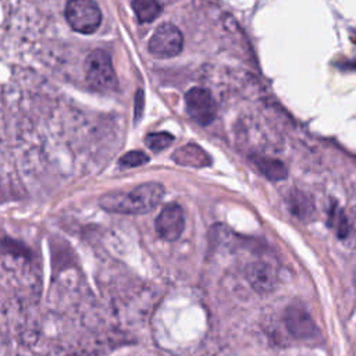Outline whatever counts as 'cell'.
<instances>
[{
  "mask_svg": "<svg viewBox=\"0 0 356 356\" xmlns=\"http://www.w3.org/2000/svg\"><path fill=\"white\" fill-rule=\"evenodd\" d=\"M164 186L157 182H146L131 191L104 193L99 199L102 209L120 214H145L152 211L163 199Z\"/></svg>",
  "mask_w": 356,
  "mask_h": 356,
  "instance_id": "1",
  "label": "cell"
},
{
  "mask_svg": "<svg viewBox=\"0 0 356 356\" xmlns=\"http://www.w3.org/2000/svg\"><path fill=\"white\" fill-rule=\"evenodd\" d=\"M85 81L90 89L108 93L118 88V79L113 68L111 57L106 50L97 49L89 53L85 60Z\"/></svg>",
  "mask_w": 356,
  "mask_h": 356,
  "instance_id": "2",
  "label": "cell"
},
{
  "mask_svg": "<svg viewBox=\"0 0 356 356\" xmlns=\"http://www.w3.org/2000/svg\"><path fill=\"white\" fill-rule=\"evenodd\" d=\"M65 19L74 31L89 35L99 28L102 13L93 0H68Z\"/></svg>",
  "mask_w": 356,
  "mask_h": 356,
  "instance_id": "3",
  "label": "cell"
},
{
  "mask_svg": "<svg viewBox=\"0 0 356 356\" xmlns=\"http://www.w3.org/2000/svg\"><path fill=\"white\" fill-rule=\"evenodd\" d=\"M182 44L184 36L181 31L175 25L164 22L153 32L149 40V51L157 58H171L181 53Z\"/></svg>",
  "mask_w": 356,
  "mask_h": 356,
  "instance_id": "4",
  "label": "cell"
},
{
  "mask_svg": "<svg viewBox=\"0 0 356 356\" xmlns=\"http://www.w3.org/2000/svg\"><path fill=\"white\" fill-rule=\"evenodd\" d=\"M186 111L193 121L200 125H209L217 113V104L211 93L204 88H192L185 95Z\"/></svg>",
  "mask_w": 356,
  "mask_h": 356,
  "instance_id": "5",
  "label": "cell"
},
{
  "mask_svg": "<svg viewBox=\"0 0 356 356\" xmlns=\"http://www.w3.org/2000/svg\"><path fill=\"white\" fill-rule=\"evenodd\" d=\"M285 324L292 337L300 341H313L318 338V328L309 312L300 305H292L286 309Z\"/></svg>",
  "mask_w": 356,
  "mask_h": 356,
  "instance_id": "6",
  "label": "cell"
},
{
  "mask_svg": "<svg viewBox=\"0 0 356 356\" xmlns=\"http://www.w3.org/2000/svg\"><path fill=\"white\" fill-rule=\"evenodd\" d=\"M156 231L164 241H177L185 227V218L182 209L175 204H167L156 218Z\"/></svg>",
  "mask_w": 356,
  "mask_h": 356,
  "instance_id": "7",
  "label": "cell"
},
{
  "mask_svg": "<svg viewBox=\"0 0 356 356\" xmlns=\"http://www.w3.org/2000/svg\"><path fill=\"white\" fill-rule=\"evenodd\" d=\"M246 280L259 293L271 292L278 282V273L268 261H253L246 268Z\"/></svg>",
  "mask_w": 356,
  "mask_h": 356,
  "instance_id": "8",
  "label": "cell"
},
{
  "mask_svg": "<svg viewBox=\"0 0 356 356\" xmlns=\"http://www.w3.org/2000/svg\"><path fill=\"white\" fill-rule=\"evenodd\" d=\"M337 236L352 249H356V206L348 211H335L331 218Z\"/></svg>",
  "mask_w": 356,
  "mask_h": 356,
  "instance_id": "9",
  "label": "cell"
},
{
  "mask_svg": "<svg viewBox=\"0 0 356 356\" xmlns=\"http://www.w3.org/2000/svg\"><path fill=\"white\" fill-rule=\"evenodd\" d=\"M172 159L177 164L186 167H204L210 164L209 154L200 146L193 143H188L177 149L172 154Z\"/></svg>",
  "mask_w": 356,
  "mask_h": 356,
  "instance_id": "10",
  "label": "cell"
},
{
  "mask_svg": "<svg viewBox=\"0 0 356 356\" xmlns=\"http://www.w3.org/2000/svg\"><path fill=\"white\" fill-rule=\"evenodd\" d=\"M132 8L139 22H152L160 14L161 8L157 0H132Z\"/></svg>",
  "mask_w": 356,
  "mask_h": 356,
  "instance_id": "11",
  "label": "cell"
},
{
  "mask_svg": "<svg viewBox=\"0 0 356 356\" xmlns=\"http://www.w3.org/2000/svg\"><path fill=\"white\" fill-rule=\"evenodd\" d=\"M174 140V136L168 132H152L147 134L145 138V143L153 152H160L167 149Z\"/></svg>",
  "mask_w": 356,
  "mask_h": 356,
  "instance_id": "12",
  "label": "cell"
},
{
  "mask_svg": "<svg viewBox=\"0 0 356 356\" xmlns=\"http://www.w3.org/2000/svg\"><path fill=\"white\" fill-rule=\"evenodd\" d=\"M257 165L271 179H282L286 177L285 167L275 160H259Z\"/></svg>",
  "mask_w": 356,
  "mask_h": 356,
  "instance_id": "13",
  "label": "cell"
},
{
  "mask_svg": "<svg viewBox=\"0 0 356 356\" xmlns=\"http://www.w3.org/2000/svg\"><path fill=\"white\" fill-rule=\"evenodd\" d=\"M149 161V156L140 150H132L121 156L120 159V165L122 168H131V167H138L142 164H146Z\"/></svg>",
  "mask_w": 356,
  "mask_h": 356,
  "instance_id": "14",
  "label": "cell"
},
{
  "mask_svg": "<svg viewBox=\"0 0 356 356\" xmlns=\"http://www.w3.org/2000/svg\"><path fill=\"white\" fill-rule=\"evenodd\" d=\"M355 285H356V270H355Z\"/></svg>",
  "mask_w": 356,
  "mask_h": 356,
  "instance_id": "15",
  "label": "cell"
}]
</instances>
